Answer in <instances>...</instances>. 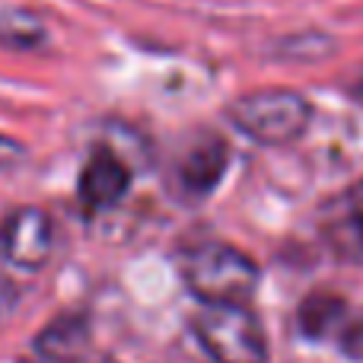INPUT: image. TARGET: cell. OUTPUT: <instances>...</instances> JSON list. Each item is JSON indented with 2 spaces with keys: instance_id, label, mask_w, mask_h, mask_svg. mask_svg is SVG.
<instances>
[{
  "instance_id": "obj_3",
  "label": "cell",
  "mask_w": 363,
  "mask_h": 363,
  "mask_svg": "<svg viewBox=\"0 0 363 363\" xmlns=\"http://www.w3.org/2000/svg\"><path fill=\"white\" fill-rule=\"evenodd\" d=\"M191 332L213 363H268V335L245 303L201 306Z\"/></svg>"
},
{
  "instance_id": "obj_6",
  "label": "cell",
  "mask_w": 363,
  "mask_h": 363,
  "mask_svg": "<svg viewBox=\"0 0 363 363\" xmlns=\"http://www.w3.org/2000/svg\"><path fill=\"white\" fill-rule=\"evenodd\" d=\"M230 169V144L220 134H201L176 160V188L185 201H204L213 194Z\"/></svg>"
},
{
  "instance_id": "obj_10",
  "label": "cell",
  "mask_w": 363,
  "mask_h": 363,
  "mask_svg": "<svg viewBox=\"0 0 363 363\" xmlns=\"http://www.w3.org/2000/svg\"><path fill=\"white\" fill-rule=\"evenodd\" d=\"M45 42V26L19 10L0 13V45L4 48H38Z\"/></svg>"
},
{
  "instance_id": "obj_5",
  "label": "cell",
  "mask_w": 363,
  "mask_h": 363,
  "mask_svg": "<svg viewBox=\"0 0 363 363\" xmlns=\"http://www.w3.org/2000/svg\"><path fill=\"white\" fill-rule=\"evenodd\" d=\"M319 236L338 262L363 268V182L332 194L319 207Z\"/></svg>"
},
{
  "instance_id": "obj_1",
  "label": "cell",
  "mask_w": 363,
  "mask_h": 363,
  "mask_svg": "<svg viewBox=\"0 0 363 363\" xmlns=\"http://www.w3.org/2000/svg\"><path fill=\"white\" fill-rule=\"evenodd\" d=\"M182 281L201 306L245 303L258 290L262 271L255 258L230 242H204L182 255Z\"/></svg>"
},
{
  "instance_id": "obj_4",
  "label": "cell",
  "mask_w": 363,
  "mask_h": 363,
  "mask_svg": "<svg viewBox=\"0 0 363 363\" xmlns=\"http://www.w3.org/2000/svg\"><path fill=\"white\" fill-rule=\"evenodd\" d=\"M55 252V223L35 204L16 207L0 223V255L19 271H38Z\"/></svg>"
},
{
  "instance_id": "obj_9",
  "label": "cell",
  "mask_w": 363,
  "mask_h": 363,
  "mask_svg": "<svg viewBox=\"0 0 363 363\" xmlns=\"http://www.w3.org/2000/svg\"><path fill=\"white\" fill-rule=\"evenodd\" d=\"M354 309L338 294H309L296 309V325L309 341H338Z\"/></svg>"
},
{
  "instance_id": "obj_13",
  "label": "cell",
  "mask_w": 363,
  "mask_h": 363,
  "mask_svg": "<svg viewBox=\"0 0 363 363\" xmlns=\"http://www.w3.org/2000/svg\"><path fill=\"white\" fill-rule=\"evenodd\" d=\"M96 363H118V360H108V357H106V360H96Z\"/></svg>"
},
{
  "instance_id": "obj_8",
  "label": "cell",
  "mask_w": 363,
  "mask_h": 363,
  "mask_svg": "<svg viewBox=\"0 0 363 363\" xmlns=\"http://www.w3.org/2000/svg\"><path fill=\"white\" fill-rule=\"evenodd\" d=\"M89 315L61 313L35 335L32 347L45 363H83L89 351Z\"/></svg>"
},
{
  "instance_id": "obj_7",
  "label": "cell",
  "mask_w": 363,
  "mask_h": 363,
  "mask_svg": "<svg viewBox=\"0 0 363 363\" xmlns=\"http://www.w3.org/2000/svg\"><path fill=\"white\" fill-rule=\"evenodd\" d=\"M131 166L115 150L99 147L83 163L80 179H77V194L86 211H108V207L121 204V198L131 191Z\"/></svg>"
},
{
  "instance_id": "obj_12",
  "label": "cell",
  "mask_w": 363,
  "mask_h": 363,
  "mask_svg": "<svg viewBox=\"0 0 363 363\" xmlns=\"http://www.w3.org/2000/svg\"><path fill=\"white\" fill-rule=\"evenodd\" d=\"M351 99H354V106L363 108V67H360V74L354 77V83H351Z\"/></svg>"
},
{
  "instance_id": "obj_11",
  "label": "cell",
  "mask_w": 363,
  "mask_h": 363,
  "mask_svg": "<svg viewBox=\"0 0 363 363\" xmlns=\"http://www.w3.org/2000/svg\"><path fill=\"white\" fill-rule=\"evenodd\" d=\"M23 160H26V147L19 140L6 138V134H0V172L16 169Z\"/></svg>"
},
{
  "instance_id": "obj_2",
  "label": "cell",
  "mask_w": 363,
  "mask_h": 363,
  "mask_svg": "<svg viewBox=\"0 0 363 363\" xmlns=\"http://www.w3.org/2000/svg\"><path fill=\"white\" fill-rule=\"evenodd\" d=\"M230 121L249 140L262 147H287L306 134L313 121V106L303 93L284 86H268L245 93L226 108Z\"/></svg>"
}]
</instances>
